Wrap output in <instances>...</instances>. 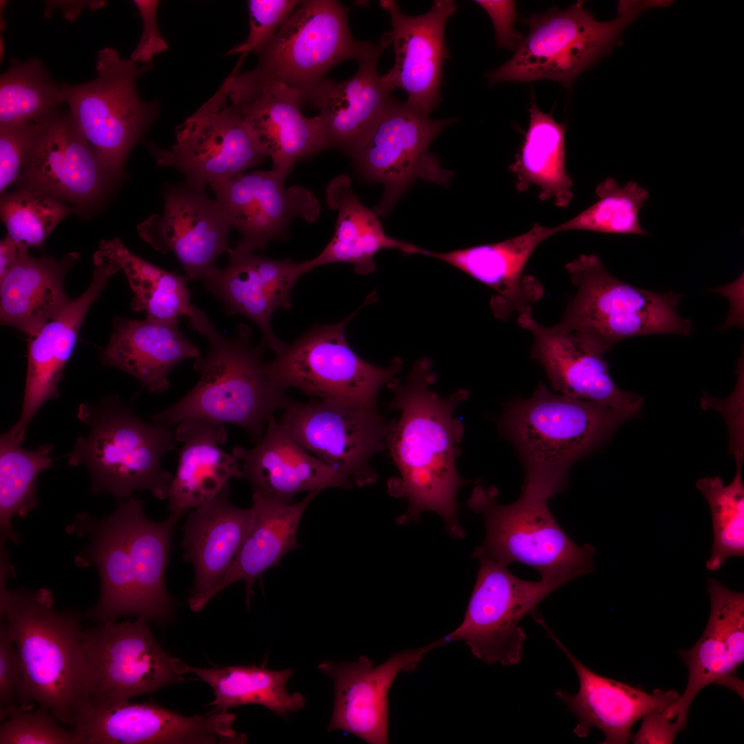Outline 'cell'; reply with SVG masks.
<instances>
[{"label":"cell","instance_id":"1","mask_svg":"<svg viewBox=\"0 0 744 744\" xmlns=\"http://www.w3.org/2000/svg\"><path fill=\"white\" fill-rule=\"evenodd\" d=\"M434 380L431 364L423 358L402 384L394 379L388 384L394 393L389 408L400 411L386 438L400 473L389 481V493L409 503L406 512L397 519L399 524L418 519L424 511H434L449 534L459 539L465 533L457 517L456 495L471 482L459 476L455 466L463 427L454 412L467 392L439 397L431 389Z\"/></svg>","mask_w":744,"mask_h":744},{"label":"cell","instance_id":"2","mask_svg":"<svg viewBox=\"0 0 744 744\" xmlns=\"http://www.w3.org/2000/svg\"><path fill=\"white\" fill-rule=\"evenodd\" d=\"M143 504L130 497L107 517L99 519L84 512L68 526L69 533L90 540L76 564L95 565L100 576L99 600L84 618L100 623L133 615L164 623L172 616L174 601L165 572L179 518L169 515L153 521L144 515Z\"/></svg>","mask_w":744,"mask_h":744},{"label":"cell","instance_id":"3","mask_svg":"<svg viewBox=\"0 0 744 744\" xmlns=\"http://www.w3.org/2000/svg\"><path fill=\"white\" fill-rule=\"evenodd\" d=\"M7 576L0 578L1 621L21 662V706L36 702L72 726L88 702L81 614L56 610L52 594L45 588L8 590Z\"/></svg>","mask_w":744,"mask_h":744},{"label":"cell","instance_id":"4","mask_svg":"<svg viewBox=\"0 0 744 744\" xmlns=\"http://www.w3.org/2000/svg\"><path fill=\"white\" fill-rule=\"evenodd\" d=\"M197 332L208 340L207 353L194 361L200 373L195 386L170 407L152 415L167 426L187 420H203L245 430L258 442L276 412L293 402L286 389L274 383L266 370V347L254 345L252 331L240 323L236 335L220 333L208 319Z\"/></svg>","mask_w":744,"mask_h":744},{"label":"cell","instance_id":"5","mask_svg":"<svg viewBox=\"0 0 744 744\" xmlns=\"http://www.w3.org/2000/svg\"><path fill=\"white\" fill-rule=\"evenodd\" d=\"M637 415L555 394L541 382L530 398L506 407L500 426L525 464L524 485L550 499L563 490L575 462Z\"/></svg>","mask_w":744,"mask_h":744},{"label":"cell","instance_id":"6","mask_svg":"<svg viewBox=\"0 0 744 744\" xmlns=\"http://www.w3.org/2000/svg\"><path fill=\"white\" fill-rule=\"evenodd\" d=\"M77 416L90 431L76 439L68 464L87 467L92 493H110L119 501L141 490L158 499L168 497L174 476L161 467V459L176 448L167 426L142 421L116 396L97 405L81 404Z\"/></svg>","mask_w":744,"mask_h":744},{"label":"cell","instance_id":"7","mask_svg":"<svg viewBox=\"0 0 744 744\" xmlns=\"http://www.w3.org/2000/svg\"><path fill=\"white\" fill-rule=\"evenodd\" d=\"M565 268L577 290L556 324L594 351L603 355L639 335L690 333V320L677 310L682 293L631 285L610 273L595 254H581Z\"/></svg>","mask_w":744,"mask_h":744},{"label":"cell","instance_id":"8","mask_svg":"<svg viewBox=\"0 0 744 744\" xmlns=\"http://www.w3.org/2000/svg\"><path fill=\"white\" fill-rule=\"evenodd\" d=\"M348 9L335 0L300 1L258 55L256 66L227 76L230 93L284 84L304 98L327 79L329 71L349 59L358 61L374 48L359 41L348 25Z\"/></svg>","mask_w":744,"mask_h":744},{"label":"cell","instance_id":"9","mask_svg":"<svg viewBox=\"0 0 744 744\" xmlns=\"http://www.w3.org/2000/svg\"><path fill=\"white\" fill-rule=\"evenodd\" d=\"M497 496L495 487L477 486L468 502L483 515L486 529L485 541L472 557L486 555L506 566L522 563L541 579L565 583L593 571L594 548L570 539L553 517L548 497L524 485L519 498L508 505L498 504Z\"/></svg>","mask_w":744,"mask_h":744},{"label":"cell","instance_id":"10","mask_svg":"<svg viewBox=\"0 0 744 744\" xmlns=\"http://www.w3.org/2000/svg\"><path fill=\"white\" fill-rule=\"evenodd\" d=\"M651 1H621L617 16L597 21L578 1L565 10L532 14L529 31L513 56L487 73L490 85L549 79L569 85L583 70L608 53L626 27Z\"/></svg>","mask_w":744,"mask_h":744},{"label":"cell","instance_id":"11","mask_svg":"<svg viewBox=\"0 0 744 744\" xmlns=\"http://www.w3.org/2000/svg\"><path fill=\"white\" fill-rule=\"evenodd\" d=\"M151 63L139 67L115 49L105 48L97 54L94 79L60 83L63 103L112 183L120 179L129 153L159 113L158 103L143 101L136 90L138 77L152 69Z\"/></svg>","mask_w":744,"mask_h":744},{"label":"cell","instance_id":"12","mask_svg":"<svg viewBox=\"0 0 744 744\" xmlns=\"http://www.w3.org/2000/svg\"><path fill=\"white\" fill-rule=\"evenodd\" d=\"M360 309L339 322L315 325L291 344H285L266 362L271 380L318 400L378 407L380 389L395 379L402 362L395 358L388 367L377 366L350 347L344 331Z\"/></svg>","mask_w":744,"mask_h":744},{"label":"cell","instance_id":"13","mask_svg":"<svg viewBox=\"0 0 744 744\" xmlns=\"http://www.w3.org/2000/svg\"><path fill=\"white\" fill-rule=\"evenodd\" d=\"M175 134L176 142L169 149L151 145L150 153L158 165L176 169L185 183L198 191L242 174L268 157L229 102L227 78L212 96L176 127Z\"/></svg>","mask_w":744,"mask_h":744},{"label":"cell","instance_id":"14","mask_svg":"<svg viewBox=\"0 0 744 744\" xmlns=\"http://www.w3.org/2000/svg\"><path fill=\"white\" fill-rule=\"evenodd\" d=\"M479 568L462 623L443 637L445 643L463 641L486 664H518L526 635L519 625L552 592L560 581H530L513 575L508 566L480 555Z\"/></svg>","mask_w":744,"mask_h":744},{"label":"cell","instance_id":"15","mask_svg":"<svg viewBox=\"0 0 744 744\" xmlns=\"http://www.w3.org/2000/svg\"><path fill=\"white\" fill-rule=\"evenodd\" d=\"M88 704L108 705L181 683L184 663L154 639L148 621L100 623L82 631Z\"/></svg>","mask_w":744,"mask_h":744},{"label":"cell","instance_id":"16","mask_svg":"<svg viewBox=\"0 0 744 744\" xmlns=\"http://www.w3.org/2000/svg\"><path fill=\"white\" fill-rule=\"evenodd\" d=\"M455 118L433 120L395 99L384 112L353 158L360 174L382 184L383 195L373 210L386 215L417 179L448 187L453 172L443 168L431 142Z\"/></svg>","mask_w":744,"mask_h":744},{"label":"cell","instance_id":"17","mask_svg":"<svg viewBox=\"0 0 744 744\" xmlns=\"http://www.w3.org/2000/svg\"><path fill=\"white\" fill-rule=\"evenodd\" d=\"M279 424L308 452L359 487L373 484L370 459L384 449L391 423L378 407L325 400L293 402Z\"/></svg>","mask_w":744,"mask_h":744},{"label":"cell","instance_id":"18","mask_svg":"<svg viewBox=\"0 0 744 744\" xmlns=\"http://www.w3.org/2000/svg\"><path fill=\"white\" fill-rule=\"evenodd\" d=\"M228 712L186 716L153 703L85 704L72 726L77 744H236L247 741Z\"/></svg>","mask_w":744,"mask_h":744},{"label":"cell","instance_id":"19","mask_svg":"<svg viewBox=\"0 0 744 744\" xmlns=\"http://www.w3.org/2000/svg\"><path fill=\"white\" fill-rule=\"evenodd\" d=\"M287 176L272 168L211 186L231 229L240 235L236 247L262 251L272 240H285L296 218L309 223L318 218L316 196L300 185L285 187Z\"/></svg>","mask_w":744,"mask_h":744},{"label":"cell","instance_id":"20","mask_svg":"<svg viewBox=\"0 0 744 744\" xmlns=\"http://www.w3.org/2000/svg\"><path fill=\"white\" fill-rule=\"evenodd\" d=\"M440 639L426 645L393 654L378 665L365 656L353 661H324L318 670L334 685V705L327 731L341 730L369 744L389 743V690L397 675L415 670L429 651L444 644Z\"/></svg>","mask_w":744,"mask_h":744},{"label":"cell","instance_id":"21","mask_svg":"<svg viewBox=\"0 0 744 744\" xmlns=\"http://www.w3.org/2000/svg\"><path fill=\"white\" fill-rule=\"evenodd\" d=\"M21 178L24 188L79 207L95 203L110 183L70 112L59 110L39 122Z\"/></svg>","mask_w":744,"mask_h":744},{"label":"cell","instance_id":"22","mask_svg":"<svg viewBox=\"0 0 744 744\" xmlns=\"http://www.w3.org/2000/svg\"><path fill=\"white\" fill-rule=\"evenodd\" d=\"M380 5L391 17L388 34L395 54L394 64L382 81L391 92L404 90L406 104L428 116L442 101V66L448 54L444 30L457 4L436 0L428 12L417 17L402 13L395 1L381 0Z\"/></svg>","mask_w":744,"mask_h":744},{"label":"cell","instance_id":"23","mask_svg":"<svg viewBox=\"0 0 744 744\" xmlns=\"http://www.w3.org/2000/svg\"><path fill=\"white\" fill-rule=\"evenodd\" d=\"M230 229L216 200L186 183L165 189L163 214L137 226L143 240L162 254H174L189 279L201 280L230 249Z\"/></svg>","mask_w":744,"mask_h":744},{"label":"cell","instance_id":"24","mask_svg":"<svg viewBox=\"0 0 744 744\" xmlns=\"http://www.w3.org/2000/svg\"><path fill=\"white\" fill-rule=\"evenodd\" d=\"M227 254V265L214 266L202 280L227 316L240 314L254 322L262 333L261 341L275 352L285 343L272 331L271 316L278 308H291L294 285L313 269L309 260H275L238 247Z\"/></svg>","mask_w":744,"mask_h":744},{"label":"cell","instance_id":"25","mask_svg":"<svg viewBox=\"0 0 744 744\" xmlns=\"http://www.w3.org/2000/svg\"><path fill=\"white\" fill-rule=\"evenodd\" d=\"M94 264L88 288L30 338L22 411L17 422L2 435L9 442H24L27 428L38 410L45 402L59 397V381L90 307L110 278L121 270L116 261L99 249L94 255Z\"/></svg>","mask_w":744,"mask_h":744},{"label":"cell","instance_id":"26","mask_svg":"<svg viewBox=\"0 0 744 744\" xmlns=\"http://www.w3.org/2000/svg\"><path fill=\"white\" fill-rule=\"evenodd\" d=\"M710 613L697 642L680 657L688 670L682 695L666 708L667 714L687 725L690 705L710 684L728 688L743 699V681L737 670L744 660V593L731 590L714 578L707 580Z\"/></svg>","mask_w":744,"mask_h":744},{"label":"cell","instance_id":"27","mask_svg":"<svg viewBox=\"0 0 744 744\" xmlns=\"http://www.w3.org/2000/svg\"><path fill=\"white\" fill-rule=\"evenodd\" d=\"M537 621L565 654L575 670L579 687L570 694L557 690L556 696L577 719L574 733L587 736L591 728L603 732V744H626L631 741L632 727L646 714L664 710L679 697L676 691L654 690L651 694L610 678L588 668L577 659L546 626L541 617Z\"/></svg>","mask_w":744,"mask_h":744},{"label":"cell","instance_id":"28","mask_svg":"<svg viewBox=\"0 0 744 744\" xmlns=\"http://www.w3.org/2000/svg\"><path fill=\"white\" fill-rule=\"evenodd\" d=\"M390 43L386 32L358 61V68L351 77L342 81L326 79L304 99L318 110L328 147L352 158L394 99L378 72L380 57Z\"/></svg>","mask_w":744,"mask_h":744},{"label":"cell","instance_id":"29","mask_svg":"<svg viewBox=\"0 0 744 744\" xmlns=\"http://www.w3.org/2000/svg\"><path fill=\"white\" fill-rule=\"evenodd\" d=\"M517 324L533 335L531 356L541 364L555 391L639 414L643 398L617 387L602 354L557 324H541L532 313L519 315Z\"/></svg>","mask_w":744,"mask_h":744},{"label":"cell","instance_id":"30","mask_svg":"<svg viewBox=\"0 0 744 744\" xmlns=\"http://www.w3.org/2000/svg\"><path fill=\"white\" fill-rule=\"evenodd\" d=\"M557 232L555 227L535 224L527 232L504 241L446 252L424 249L422 255L444 262L493 289L491 307L496 317L512 313H531V305L543 293L533 276H523L525 266L537 246Z\"/></svg>","mask_w":744,"mask_h":744},{"label":"cell","instance_id":"31","mask_svg":"<svg viewBox=\"0 0 744 744\" xmlns=\"http://www.w3.org/2000/svg\"><path fill=\"white\" fill-rule=\"evenodd\" d=\"M228 95L271 158L273 169L288 175L296 162L328 147L320 117L304 116L303 97L297 90L274 84Z\"/></svg>","mask_w":744,"mask_h":744},{"label":"cell","instance_id":"32","mask_svg":"<svg viewBox=\"0 0 744 744\" xmlns=\"http://www.w3.org/2000/svg\"><path fill=\"white\" fill-rule=\"evenodd\" d=\"M266 426L254 448L235 446L231 452L253 493L293 503L300 492L353 486L351 479L304 448L274 416Z\"/></svg>","mask_w":744,"mask_h":744},{"label":"cell","instance_id":"33","mask_svg":"<svg viewBox=\"0 0 744 744\" xmlns=\"http://www.w3.org/2000/svg\"><path fill=\"white\" fill-rule=\"evenodd\" d=\"M226 485L215 497L187 516L183 532V558L192 564L195 579L188 603L192 610L224 577L251 528L253 507L240 508L229 501Z\"/></svg>","mask_w":744,"mask_h":744},{"label":"cell","instance_id":"34","mask_svg":"<svg viewBox=\"0 0 744 744\" xmlns=\"http://www.w3.org/2000/svg\"><path fill=\"white\" fill-rule=\"evenodd\" d=\"M200 357L198 347L182 333L178 321L117 317L100 359L103 364L132 375L149 392L160 394L169 389L168 376L180 362Z\"/></svg>","mask_w":744,"mask_h":744},{"label":"cell","instance_id":"35","mask_svg":"<svg viewBox=\"0 0 744 744\" xmlns=\"http://www.w3.org/2000/svg\"><path fill=\"white\" fill-rule=\"evenodd\" d=\"M174 437L183 446L167 498L169 515L180 518L211 499L231 478H241V470L239 460L220 447L227 438L223 424L187 420L177 425Z\"/></svg>","mask_w":744,"mask_h":744},{"label":"cell","instance_id":"36","mask_svg":"<svg viewBox=\"0 0 744 744\" xmlns=\"http://www.w3.org/2000/svg\"><path fill=\"white\" fill-rule=\"evenodd\" d=\"M28 250L19 247L14 265L0 280V320L31 338L72 301L63 282L79 255L71 252L59 259L37 258Z\"/></svg>","mask_w":744,"mask_h":744},{"label":"cell","instance_id":"37","mask_svg":"<svg viewBox=\"0 0 744 744\" xmlns=\"http://www.w3.org/2000/svg\"><path fill=\"white\" fill-rule=\"evenodd\" d=\"M320 492H309L297 504L253 493L254 519L246 539L224 577L192 611L199 612L217 593L240 580L246 583L249 605L255 580L268 569L278 566L288 552L301 547L296 540L299 523L307 507Z\"/></svg>","mask_w":744,"mask_h":744},{"label":"cell","instance_id":"38","mask_svg":"<svg viewBox=\"0 0 744 744\" xmlns=\"http://www.w3.org/2000/svg\"><path fill=\"white\" fill-rule=\"evenodd\" d=\"M326 202L337 211L333 236L316 257L309 260L313 269L333 262L353 265L359 275L375 269L373 258L384 249H397L408 254H422L423 249L385 234L378 214L364 206L352 189L351 180L345 174L333 178L325 189Z\"/></svg>","mask_w":744,"mask_h":744},{"label":"cell","instance_id":"39","mask_svg":"<svg viewBox=\"0 0 744 744\" xmlns=\"http://www.w3.org/2000/svg\"><path fill=\"white\" fill-rule=\"evenodd\" d=\"M528 127L520 152L509 170L515 177L518 192L534 185L541 200H552L566 207L570 203L572 179L566 170L565 125L531 103Z\"/></svg>","mask_w":744,"mask_h":744},{"label":"cell","instance_id":"40","mask_svg":"<svg viewBox=\"0 0 744 744\" xmlns=\"http://www.w3.org/2000/svg\"><path fill=\"white\" fill-rule=\"evenodd\" d=\"M183 670L184 674H194L211 688L214 700L209 706H213L212 712L257 704L287 719L288 713L301 710L305 704L302 694H290L287 690L293 674L291 668L272 670L253 665L207 668L184 663Z\"/></svg>","mask_w":744,"mask_h":744},{"label":"cell","instance_id":"41","mask_svg":"<svg viewBox=\"0 0 744 744\" xmlns=\"http://www.w3.org/2000/svg\"><path fill=\"white\" fill-rule=\"evenodd\" d=\"M99 249L124 271L134 294L132 310L145 311L146 318L159 321L176 322L185 316L188 324L204 313L191 302L186 275L164 270L134 255L119 238L102 240Z\"/></svg>","mask_w":744,"mask_h":744},{"label":"cell","instance_id":"42","mask_svg":"<svg viewBox=\"0 0 744 744\" xmlns=\"http://www.w3.org/2000/svg\"><path fill=\"white\" fill-rule=\"evenodd\" d=\"M63 103L41 59L11 60L0 78V128L40 122Z\"/></svg>","mask_w":744,"mask_h":744},{"label":"cell","instance_id":"43","mask_svg":"<svg viewBox=\"0 0 744 744\" xmlns=\"http://www.w3.org/2000/svg\"><path fill=\"white\" fill-rule=\"evenodd\" d=\"M52 449L53 446L46 444L29 451L0 439L1 545L7 540L18 542L12 517L25 516L37 505L36 479L43 470L51 467Z\"/></svg>","mask_w":744,"mask_h":744},{"label":"cell","instance_id":"44","mask_svg":"<svg viewBox=\"0 0 744 744\" xmlns=\"http://www.w3.org/2000/svg\"><path fill=\"white\" fill-rule=\"evenodd\" d=\"M732 482L725 485L720 477L698 479L696 488L707 499L711 510L713 544L706 562L709 570L716 571L728 558L744 555V486L741 459Z\"/></svg>","mask_w":744,"mask_h":744},{"label":"cell","instance_id":"45","mask_svg":"<svg viewBox=\"0 0 744 744\" xmlns=\"http://www.w3.org/2000/svg\"><path fill=\"white\" fill-rule=\"evenodd\" d=\"M599 200L565 223L556 226L557 232L585 230L606 234L648 235L639 223V211L649 198L647 189L633 180L619 185L612 178L595 189Z\"/></svg>","mask_w":744,"mask_h":744},{"label":"cell","instance_id":"46","mask_svg":"<svg viewBox=\"0 0 744 744\" xmlns=\"http://www.w3.org/2000/svg\"><path fill=\"white\" fill-rule=\"evenodd\" d=\"M1 218L7 235L19 247L41 248L59 222L76 212L45 193L23 188L1 196Z\"/></svg>","mask_w":744,"mask_h":744},{"label":"cell","instance_id":"47","mask_svg":"<svg viewBox=\"0 0 744 744\" xmlns=\"http://www.w3.org/2000/svg\"><path fill=\"white\" fill-rule=\"evenodd\" d=\"M0 726V744H77L74 732L59 726L46 708L33 711L13 704Z\"/></svg>","mask_w":744,"mask_h":744},{"label":"cell","instance_id":"48","mask_svg":"<svg viewBox=\"0 0 744 744\" xmlns=\"http://www.w3.org/2000/svg\"><path fill=\"white\" fill-rule=\"evenodd\" d=\"M300 1L249 0V32L247 39L232 48L227 54H241L238 66L241 67L247 54H258L273 38L279 28L296 9Z\"/></svg>","mask_w":744,"mask_h":744},{"label":"cell","instance_id":"49","mask_svg":"<svg viewBox=\"0 0 744 744\" xmlns=\"http://www.w3.org/2000/svg\"><path fill=\"white\" fill-rule=\"evenodd\" d=\"M39 122L0 128V192L19 177L26 162Z\"/></svg>","mask_w":744,"mask_h":744},{"label":"cell","instance_id":"50","mask_svg":"<svg viewBox=\"0 0 744 744\" xmlns=\"http://www.w3.org/2000/svg\"><path fill=\"white\" fill-rule=\"evenodd\" d=\"M23 670L18 651L4 624L0 626V716L7 718L8 709L19 694Z\"/></svg>","mask_w":744,"mask_h":744},{"label":"cell","instance_id":"51","mask_svg":"<svg viewBox=\"0 0 744 744\" xmlns=\"http://www.w3.org/2000/svg\"><path fill=\"white\" fill-rule=\"evenodd\" d=\"M134 3L139 11L143 27L140 40L130 59L136 63H151L155 55L168 48V44L161 34L157 23L159 1L135 0Z\"/></svg>","mask_w":744,"mask_h":744},{"label":"cell","instance_id":"52","mask_svg":"<svg viewBox=\"0 0 744 744\" xmlns=\"http://www.w3.org/2000/svg\"><path fill=\"white\" fill-rule=\"evenodd\" d=\"M489 15L495 30L497 44L499 48L515 50L521 41V36L515 31V3L513 1L477 0Z\"/></svg>","mask_w":744,"mask_h":744},{"label":"cell","instance_id":"53","mask_svg":"<svg viewBox=\"0 0 744 744\" xmlns=\"http://www.w3.org/2000/svg\"><path fill=\"white\" fill-rule=\"evenodd\" d=\"M642 719L638 732L631 738L635 744L673 743L678 732L685 729L679 721L667 716L664 710L652 712Z\"/></svg>","mask_w":744,"mask_h":744},{"label":"cell","instance_id":"54","mask_svg":"<svg viewBox=\"0 0 744 744\" xmlns=\"http://www.w3.org/2000/svg\"><path fill=\"white\" fill-rule=\"evenodd\" d=\"M19 246L8 236L0 242V280L14 265L19 256Z\"/></svg>","mask_w":744,"mask_h":744}]
</instances>
